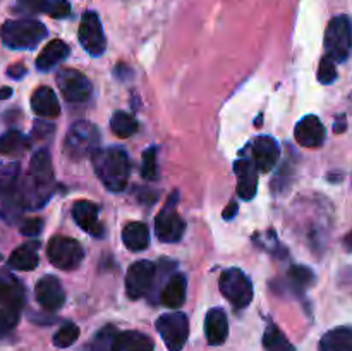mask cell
Wrapping results in <instances>:
<instances>
[{"mask_svg":"<svg viewBox=\"0 0 352 351\" xmlns=\"http://www.w3.org/2000/svg\"><path fill=\"white\" fill-rule=\"evenodd\" d=\"M79 43L93 57H98L105 52L107 40L103 34L102 23H100L98 14L88 10L82 16L81 26H79Z\"/></svg>","mask_w":352,"mask_h":351,"instance_id":"obj_13","label":"cell"},{"mask_svg":"<svg viewBox=\"0 0 352 351\" xmlns=\"http://www.w3.org/2000/svg\"><path fill=\"white\" fill-rule=\"evenodd\" d=\"M352 50V24L347 16H337L329 23L325 31L327 57L344 62Z\"/></svg>","mask_w":352,"mask_h":351,"instance_id":"obj_6","label":"cell"},{"mask_svg":"<svg viewBox=\"0 0 352 351\" xmlns=\"http://www.w3.org/2000/svg\"><path fill=\"white\" fill-rule=\"evenodd\" d=\"M55 178L52 158L48 150L40 148L34 151L30 162V172L23 181V203L24 209L38 210L50 200L54 193Z\"/></svg>","mask_w":352,"mask_h":351,"instance_id":"obj_1","label":"cell"},{"mask_svg":"<svg viewBox=\"0 0 352 351\" xmlns=\"http://www.w3.org/2000/svg\"><path fill=\"white\" fill-rule=\"evenodd\" d=\"M24 210L21 165L17 162L0 167V219L14 224Z\"/></svg>","mask_w":352,"mask_h":351,"instance_id":"obj_3","label":"cell"},{"mask_svg":"<svg viewBox=\"0 0 352 351\" xmlns=\"http://www.w3.org/2000/svg\"><path fill=\"white\" fill-rule=\"evenodd\" d=\"M186 292H188V279L184 274H174L167 281L165 288L162 289V303L167 308H181L186 301Z\"/></svg>","mask_w":352,"mask_h":351,"instance_id":"obj_23","label":"cell"},{"mask_svg":"<svg viewBox=\"0 0 352 351\" xmlns=\"http://www.w3.org/2000/svg\"><path fill=\"white\" fill-rule=\"evenodd\" d=\"M263 346L265 351H296L294 346L289 343L287 337L284 336V332L274 323L268 326L267 330H265Z\"/></svg>","mask_w":352,"mask_h":351,"instance_id":"obj_31","label":"cell"},{"mask_svg":"<svg viewBox=\"0 0 352 351\" xmlns=\"http://www.w3.org/2000/svg\"><path fill=\"white\" fill-rule=\"evenodd\" d=\"M117 336V330L113 326H105L102 330L95 334L89 344V351H112L113 339Z\"/></svg>","mask_w":352,"mask_h":351,"instance_id":"obj_32","label":"cell"},{"mask_svg":"<svg viewBox=\"0 0 352 351\" xmlns=\"http://www.w3.org/2000/svg\"><path fill=\"white\" fill-rule=\"evenodd\" d=\"M157 277V267L148 260H140L127 268L126 292L131 299H140L151 291Z\"/></svg>","mask_w":352,"mask_h":351,"instance_id":"obj_12","label":"cell"},{"mask_svg":"<svg viewBox=\"0 0 352 351\" xmlns=\"http://www.w3.org/2000/svg\"><path fill=\"white\" fill-rule=\"evenodd\" d=\"M287 281L294 291L302 292L315 282V274H313V270L309 267H305V265H294V267L289 268Z\"/></svg>","mask_w":352,"mask_h":351,"instance_id":"obj_30","label":"cell"},{"mask_svg":"<svg viewBox=\"0 0 352 351\" xmlns=\"http://www.w3.org/2000/svg\"><path fill=\"white\" fill-rule=\"evenodd\" d=\"M122 241L127 250L143 251L150 244V231L143 222H129L122 231Z\"/></svg>","mask_w":352,"mask_h":351,"instance_id":"obj_26","label":"cell"},{"mask_svg":"<svg viewBox=\"0 0 352 351\" xmlns=\"http://www.w3.org/2000/svg\"><path fill=\"white\" fill-rule=\"evenodd\" d=\"M100 145V131L88 120H78L65 136V151L72 158H85L95 155Z\"/></svg>","mask_w":352,"mask_h":351,"instance_id":"obj_5","label":"cell"},{"mask_svg":"<svg viewBox=\"0 0 352 351\" xmlns=\"http://www.w3.org/2000/svg\"><path fill=\"white\" fill-rule=\"evenodd\" d=\"M237 210H239V206H237V203L236 202H230L229 205H227V209L223 210V219L226 220H230V219H234V217H236V213H237Z\"/></svg>","mask_w":352,"mask_h":351,"instance_id":"obj_41","label":"cell"},{"mask_svg":"<svg viewBox=\"0 0 352 351\" xmlns=\"http://www.w3.org/2000/svg\"><path fill=\"white\" fill-rule=\"evenodd\" d=\"M78 337H79V327L76 326L74 322H65L64 326L55 332L52 343H54V346L57 348H69L78 341Z\"/></svg>","mask_w":352,"mask_h":351,"instance_id":"obj_33","label":"cell"},{"mask_svg":"<svg viewBox=\"0 0 352 351\" xmlns=\"http://www.w3.org/2000/svg\"><path fill=\"white\" fill-rule=\"evenodd\" d=\"M206 341L212 346H220L229 336V320L222 308H212L205 317Z\"/></svg>","mask_w":352,"mask_h":351,"instance_id":"obj_20","label":"cell"},{"mask_svg":"<svg viewBox=\"0 0 352 351\" xmlns=\"http://www.w3.org/2000/svg\"><path fill=\"white\" fill-rule=\"evenodd\" d=\"M57 86L64 98L71 103L86 102L91 95V83L74 69H60L57 72Z\"/></svg>","mask_w":352,"mask_h":351,"instance_id":"obj_14","label":"cell"},{"mask_svg":"<svg viewBox=\"0 0 352 351\" xmlns=\"http://www.w3.org/2000/svg\"><path fill=\"white\" fill-rule=\"evenodd\" d=\"M72 217L76 224L95 237L103 236V224L98 219V205L88 200L76 202L72 206Z\"/></svg>","mask_w":352,"mask_h":351,"instance_id":"obj_19","label":"cell"},{"mask_svg":"<svg viewBox=\"0 0 352 351\" xmlns=\"http://www.w3.org/2000/svg\"><path fill=\"white\" fill-rule=\"evenodd\" d=\"M93 169L109 191L119 193L126 189L131 176L129 155L122 147L98 148L93 155Z\"/></svg>","mask_w":352,"mask_h":351,"instance_id":"obj_2","label":"cell"},{"mask_svg":"<svg viewBox=\"0 0 352 351\" xmlns=\"http://www.w3.org/2000/svg\"><path fill=\"white\" fill-rule=\"evenodd\" d=\"M69 55V47L67 43H64L62 40H54L47 45V47L41 50V54L36 58V67L38 71H50L55 65L60 64L62 61H65V57Z\"/></svg>","mask_w":352,"mask_h":351,"instance_id":"obj_25","label":"cell"},{"mask_svg":"<svg viewBox=\"0 0 352 351\" xmlns=\"http://www.w3.org/2000/svg\"><path fill=\"white\" fill-rule=\"evenodd\" d=\"M47 255L54 267L60 270H74L85 258V248L72 237L55 236L48 241Z\"/></svg>","mask_w":352,"mask_h":351,"instance_id":"obj_8","label":"cell"},{"mask_svg":"<svg viewBox=\"0 0 352 351\" xmlns=\"http://www.w3.org/2000/svg\"><path fill=\"white\" fill-rule=\"evenodd\" d=\"M31 109L38 117H45V119H54L60 114V105H58L57 95L54 89L48 86H41L31 96Z\"/></svg>","mask_w":352,"mask_h":351,"instance_id":"obj_21","label":"cell"},{"mask_svg":"<svg viewBox=\"0 0 352 351\" xmlns=\"http://www.w3.org/2000/svg\"><path fill=\"white\" fill-rule=\"evenodd\" d=\"M36 299L47 312H57L64 306L65 303V292L62 288L60 281L55 275H43L40 281L36 282Z\"/></svg>","mask_w":352,"mask_h":351,"instance_id":"obj_15","label":"cell"},{"mask_svg":"<svg viewBox=\"0 0 352 351\" xmlns=\"http://www.w3.org/2000/svg\"><path fill=\"white\" fill-rule=\"evenodd\" d=\"M43 229V220L41 219H28L21 224V233L24 236H38Z\"/></svg>","mask_w":352,"mask_h":351,"instance_id":"obj_38","label":"cell"},{"mask_svg":"<svg viewBox=\"0 0 352 351\" xmlns=\"http://www.w3.org/2000/svg\"><path fill=\"white\" fill-rule=\"evenodd\" d=\"M138 127H140L138 126V120L134 119L131 114L122 112V110L113 114L112 119H110V129H112V133L119 138L133 136L138 131Z\"/></svg>","mask_w":352,"mask_h":351,"instance_id":"obj_29","label":"cell"},{"mask_svg":"<svg viewBox=\"0 0 352 351\" xmlns=\"http://www.w3.org/2000/svg\"><path fill=\"white\" fill-rule=\"evenodd\" d=\"M346 248H347V250H349V251H352V233L349 234V236L346 237Z\"/></svg>","mask_w":352,"mask_h":351,"instance_id":"obj_44","label":"cell"},{"mask_svg":"<svg viewBox=\"0 0 352 351\" xmlns=\"http://www.w3.org/2000/svg\"><path fill=\"white\" fill-rule=\"evenodd\" d=\"M234 172L237 176V195L243 200H253L258 189V167L254 160L239 158L234 164Z\"/></svg>","mask_w":352,"mask_h":351,"instance_id":"obj_18","label":"cell"},{"mask_svg":"<svg viewBox=\"0 0 352 351\" xmlns=\"http://www.w3.org/2000/svg\"><path fill=\"white\" fill-rule=\"evenodd\" d=\"M24 301H26V291L23 282L10 272L0 270V313L17 323L24 308Z\"/></svg>","mask_w":352,"mask_h":351,"instance_id":"obj_9","label":"cell"},{"mask_svg":"<svg viewBox=\"0 0 352 351\" xmlns=\"http://www.w3.org/2000/svg\"><path fill=\"white\" fill-rule=\"evenodd\" d=\"M175 198H179V193H174L167 202L165 209L155 219V234L164 243H177L186 231V222L175 210Z\"/></svg>","mask_w":352,"mask_h":351,"instance_id":"obj_11","label":"cell"},{"mask_svg":"<svg viewBox=\"0 0 352 351\" xmlns=\"http://www.w3.org/2000/svg\"><path fill=\"white\" fill-rule=\"evenodd\" d=\"M219 284L222 295L226 296V299L234 308L243 310L250 306L251 299H253V284L241 268L232 267L223 270Z\"/></svg>","mask_w":352,"mask_h":351,"instance_id":"obj_7","label":"cell"},{"mask_svg":"<svg viewBox=\"0 0 352 351\" xmlns=\"http://www.w3.org/2000/svg\"><path fill=\"white\" fill-rule=\"evenodd\" d=\"M16 326L17 323L14 322V320H10L9 317H6L0 313V339H2V337H6L7 334H9Z\"/></svg>","mask_w":352,"mask_h":351,"instance_id":"obj_39","label":"cell"},{"mask_svg":"<svg viewBox=\"0 0 352 351\" xmlns=\"http://www.w3.org/2000/svg\"><path fill=\"white\" fill-rule=\"evenodd\" d=\"M337 79V65L336 61H332L330 57H323L320 61L318 65V81L322 85H330Z\"/></svg>","mask_w":352,"mask_h":351,"instance_id":"obj_35","label":"cell"},{"mask_svg":"<svg viewBox=\"0 0 352 351\" xmlns=\"http://www.w3.org/2000/svg\"><path fill=\"white\" fill-rule=\"evenodd\" d=\"M320 351H352V327L340 326L323 334Z\"/></svg>","mask_w":352,"mask_h":351,"instance_id":"obj_24","label":"cell"},{"mask_svg":"<svg viewBox=\"0 0 352 351\" xmlns=\"http://www.w3.org/2000/svg\"><path fill=\"white\" fill-rule=\"evenodd\" d=\"M47 0H17L16 10L21 14H40L45 12Z\"/></svg>","mask_w":352,"mask_h":351,"instance_id":"obj_37","label":"cell"},{"mask_svg":"<svg viewBox=\"0 0 352 351\" xmlns=\"http://www.w3.org/2000/svg\"><path fill=\"white\" fill-rule=\"evenodd\" d=\"M347 127V123H346V116H339L336 120V126H333V131L336 133H342V131H346Z\"/></svg>","mask_w":352,"mask_h":351,"instance_id":"obj_42","label":"cell"},{"mask_svg":"<svg viewBox=\"0 0 352 351\" xmlns=\"http://www.w3.org/2000/svg\"><path fill=\"white\" fill-rule=\"evenodd\" d=\"M26 67L23 64H14L7 69V76H10L12 79H21L23 76H26Z\"/></svg>","mask_w":352,"mask_h":351,"instance_id":"obj_40","label":"cell"},{"mask_svg":"<svg viewBox=\"0 0 352 351\" xmlns=\"http://www.w3.org/2000/svg\"><path fill=\"white\" fill-rule=\"evenodd\" d=\"M157 330L164 339L168 351H181L189 336V320L186 313H164L157 320Z\"/></svg>","mask_w":352,"mask_h":351,"instance_id":"obj_10","label":"cell"},{"mask_svg":"<svg viewBox=\"0 0 352 351\" xmlns=\"http://www.w3.org/2000/svg\"><path fill=\"white\" fill-rule=\"evenodd\" d=\"M47 28L36 19H10L0 26V38L7 48L31 50L47 36Z\"/></svg>","mask_w":352,"mask_h":351,"instance_id":"obj_4","label":"cell"},{"mask_svg":"<svg viewBox=\"0 0 352 351\" xmlns=\"http://www.w3.org/2000/svg\"><path fill=\"white\" fill-rule=\"evenodd\" d=\"M12 95V89L10 88H0V100H6Z\"/></svg>","mask_w":352,"mask_h":351,"instance_id":"obj_43","label":"cell"},{"mask_svg":"<svg viewBox=\"0 0 352 351\" xmlns=\"http://www.w3.org/2000/svg\"><path fill=\"white\" fill-rule=\"evenodd\" d=\"M141 176L146 181H157L158 179V164H157V148L150 147L144 150L143 162H141Z\"/></svg>","mask_w":352,"mask_h":351,"instance_id":"obj_34","label":"cell"},{"mask_svg":"<svg viewBox=\"0 0 352 351\" xmlns=\"http://www.w3.org/2000/svg\"><path fill=\"white\" fill-rule=\"evenodd\" d=\"M251 151L260 172H270L280 158V147L272 136H258L251 145Z\"/></svg>","mask_w":352,"mask_h":351,"instance_id":"obj_17","label":"cell"},{"mask_svg":"<svg viewBox=\"0 0 352 351\" xmlns=\"http://www.w3.org/2000/svg\"><path fill=\"white\" fill-rule=\"evenodd\" d=\"M155 343L150 336L140 330H124L117 332L112 351H153Z\"/></svg>","mask_w":352,"mask_h":351,"instance_id":"obj_22","label":"cell"},{"mask_svg":"<svg viewBox=\"0 0 352 351\" xmlns=\"http://www.w3.org/2000/svg\"><path fill=\"white\" fill-rule=\"evenodd\" d=\"M45 14L55 19H64L71 14V3L67 0H47L45 6Z\"/></svg>","mask_w":352,"mask_h":351,"instance_id":"obj_36","label":"cell"},{"mask_svg":"<svg viewBox=\"0 0 352 351\" xmlns=\"http://www.w3.org/2000/svg\"><path fill=\"white\" fill-rule=\"evenodd\" d=\"M294 136L301 147L305 148H320L325 143L327 131L322 120L316 116H306L296 124Z\"/></svg>","mask_w":352,"mask_h":351,"instance_id":"obj_16","label":"cell"},{"mask_svg":"<svg viewBox=\"0 0 352 351\" xmlns=\"http://www.w3.org/2000/svg\"><path fill=\"white\" fill-rule=\"evenodd\" d=\"M38 244L24 243L23 246L16 248L9 257V267L14 270H33L38 265Z\"/></svg>","mask_w":352,"mask_h":351,"instance_id":"obj_27","label":"cell"},{"mask_svg":"<svg viewBox=\"0 0 352 351\" xmlns=\"http://www.w3.org/2000/svg\"><path fill=\"white\" fill-rule=\"evenodd\" d=\"M30 147V140L21 131L10 129L0 136V155H19Z\"/></svg>","mask_w":352,"mask_h":351,"instance_id":"obj_28","label":"cell"}]
</instances>
